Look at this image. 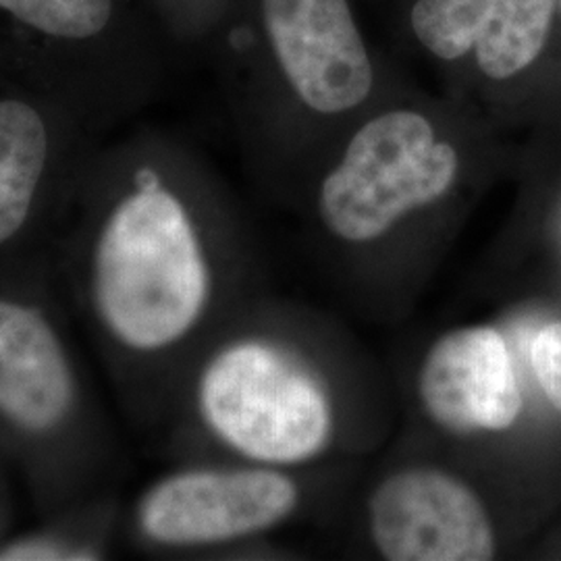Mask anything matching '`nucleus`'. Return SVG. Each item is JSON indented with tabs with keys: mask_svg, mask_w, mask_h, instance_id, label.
Returning a JSON list of instances; mask_svg holds the SVG:
<instances>
[{
	"mask_svg": "<svg viewBox=\"0 0 561 561\" xmlns=\"http://www.w3.org/2000/svg\"><path fill=\"white\" fill-rule=\"evenodd\" d=\"M368 528L389 561H486L497 553L481 497L435 466L389 474L370 495Z\"/></svg>",
	"mask_w": 561,
	"mask_h": 561,
	"instance_id": "20e7f679",
	"label": "nucleus"
},
{
	"mask_svg": "<svg viewBox=\"0 0 561 561\" xmlns=\"http://www.w3.org/2000/svg\"><path fill=\"white\" fill-rule=\"evenodd\" d=\"M484 0H416L410 23L422 46L442 60H460L474 50Z\"/></svg>",
	"mask_w": 561,
	"mask_h": 561,
	"instance_id": "9b49d317",
	"label": "nucleus"
},
{
	"mask_svg": "<svg viewBox=\"0 0 561 561\" xmlns=\"http://www.w3.org/2000/svg\"><path fill=\"white\" fill-rule=\"evenodd\" d=\"M300 502L275 470H192L154 484L140 503L144 535L162 545H213L264 533Z\"/></svg>",
	"mask_w": 561,
	"mask_h": 561,
	"instance_id": "39448f33",
	"label": "nucleus"
},
{
	"mask_svg": "<svg viewBox=\"0 0 561 561\" xmlns=\"http://www.w3.org/2000/svg\"><path fill=\"white\" fill-rule=\"evenodd\" d=\"M67 551L42 542H23L0 553V560H65Z\"/></svg>",
	"mask_w": 561,
	"mask_h": 561,
	"instance_id": "4468645a",
	"label": "nucleus"
},
{
	"mask_svg": "<svg viewBox=\"0 0 561 561\" xmlns=\"http://www.w3.org/2000/svg\"><path fill=\"white\" fill-rule=\"evenodd\" d=\"M136 185H138V190H159L161 180L152 169H140L136 173Z\"/></svg>",
	"mask_w": 561,
	"mask_h": 561,
	"instance_id": "2eb2a0df",
	"label": "nucleus"
},
{
	"mask_svg": "<svg viewBox=\"0 0 561 561\" xmlns=\"http://www.w3.org/2000/svg\"><path fill=\"white\" fill-rule=\"evenodd\" d=\"M73 377L60 341L38 310L0 300V416L46 433L67 416Z\"/></svg>",
	"mask_w": 561,
	"mask_h": 561,
	"instance_id": "6e6552de",
	"label": "nucleus"
},
{
	"mask_svg": "<svg viewBox=\"0 0 561 561\" xmlns=\"http://www.w3.org/2000/svg\"><path fill=\"white\" fill-rule=\"evenodd\" d=\"M558 4H560V7H561V0H558Z\"/></svg>",
	"mask_w": 561,
	"mask_h": 561,
	"instance_id": "dca6fc26",
	"label": "nucleus"
},
{
	"mask_svg": "<svg viewBox=\"0 0 561 561\" xmlns=\"http://www.w3.org/2000/svg\"><path fill=\"white\" fill-rule=\"evenodd\" d=\"M0 9L44 34L83 41L106 27L113 0H0Z\"/></svg>",
	"mask_w": 561,
	"mask_h": 561,
	"instance_id": "f8f14e48",
	"label": "nucleus"
},
{
	"mask_svg": "<svg viewBox=\"0 0 561 561\" xmlns=\"http://www.w3.org/2000/svg\"><path fill=\"white\" fill-rule=\"evenodd\" d=\"M460 157L422 113L396 108L364 123L322 180L319 213L341 241L368 243L401 219L442 201Z\"/></svg>",
	"mask_w": 561,
	"mask_h": 561,
	"instance_id": "7ed1b4c3",
	"label": "nucleus"
},
{
	"mask_svg": "<svg viewBox=\"0 0 561 561\" xmlns=\"http://www.w3.org/2000/svg\"><path fill=\"white\" fill-rule=\"evenodd\" d=\"M208 268L181 202L138 190L113 210L94 256V301L111 335L152 352L180 341L201 319Z\"/></svg>",
	"mask_w": 561,
	"mask_h": 561,
	"instance_id": "f257e3e1",
	"label": "nucleus"
},
{
	"mask_svg": "<svg viewBox=\"0 0 561 561\" xmlns=\"http://www.w3.org/2000/svg\"><path fill=\"white\" fill-rule=\"evenodd\" d=\"M419 398L445 433H502L522 414V389L502 333L460 327L431 345L419 373Z\"/></svg>",
	"mask_w": 561,
	"mask_h": 561,
	"instance_id": "0eeeda50",
	"label": "nucleus"
},
{
	"mask_svg": "<svg viewBox=\"0 0 561 561\" xmlns=\"http://www.w3.org/2000/svg\"><path fill=\"white\" fill-rule=\"evenodd\" d=\"M533 368L542 393L561 414V322L542 327L533 341Z\"/></svg>",
	"mask_w": 561,
	"mask_h": 561,
	"instance_id": "ddd939ff",
	"label": "nucleus"
},
{
	"mask_svg": "<svg viewBox=\"0 0 561 561\" xmlns=\"http://www.w3.org/2000/svg\"><path fill=\"white\" fill-rule=\"evenodd\" d=\"M283 76L310 111L341 115L368 99L373 62L347 0H262Z\"/></svg>",
	"mask_w": 561,
	"mask_h": 561,
	"instance_id": "423d86ee",
	"label": "nucleus"
},
{
	"mask_svg": "<svg viewBox=\"0 0 561 561\" xmlns=\"http://www.w3.org/2000/svg\"><path fill=\"white\" fill-rule=\"evenodd\" d=\"M558 0H484L474 57L491 80H510L541 57Z\"/></svg>",
	"mask_w": 561,
	"mask_h": 561,
	"instance_id": "9d476101",
	"label": "nucleus"
},
{
	"mask_svg": "<svg viewBox=\"0 0 561 561\" xmlns=\"http://www.w3.org/2000/svg\"><path fill=\"white\" fill-rule=\"evenodd\" d=\"M198 403L219 439L262 463L312 460L333 435V405L319 377L264 341L233 343L208 362Z\"/></svg>",
	"mask_w": 561,
	"mask_h": 561,
	"instance_id": "f03ea898",
	"label": "nucleus"
},
{
	"mask_svg": "<svg viewBox=\"0 0 561 561\" xmlns=\"http://www.w3.org/2000/svg\"><path fill=\"white\" fill-rule=\"evenodd\" d=\"M48 157L41 115L25 102L0 101V245L23 227Z\"/></svg>",
	"mask_w": 561,
	"mask_h": 561,
	"instance_id": "1a4fd4ad",
	"label": "nucleus"
}]
</instances>
